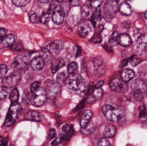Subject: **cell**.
I'll use <instances>...</instances> for the list:
<instances>
[{
    "label": "cell",
    "mask_w": 147,
    "mask_h": 146,
    "mask_svg": "<svg viewBox=\"0 0 147 146\" xmlns=\"http://www.w3.org/2000/svg\"><path fill=\"white\" fill-rule=\"evenodd\" d=\"M66 87L71 91H85L87 88V84L84 78L77 73L69 74L65 81Z\"/></svg>",
    "instance_id": "cell-1"
},
{
    "label": "cell",
    "mask_w": 147,
    "mask_h": 146,
    "mask_svg": "<svg viewBox=\"0 0 147 146\" xmlns=\"http://www.w3.org/2000/svg\"><path fill=\"white\" fill-rule=\"evenodd\" d=\"M102 111L105 118L112 122L120 121L125 115V111L122 107H115L109 105L103 106Z\"/></svg>",
    "instance_id": "cell-2"
},
{
    "label": "cell",
    "mask_w": 147,
    "mask_h": 146,
    "mask_svg": "<svg viewBox=\"0 0 147 146\" xmlns=\"http://www.w3.org/2000/svg\"><path fill=\"white\" fill-rule=\"evenodd\" d=\"M131 88L134 99L137 101H142L147 91L146 83L140 79H136L132 82Z\"/></svg>",
    "instance_id": "cell-3"
},
{
    "label": "cell",
    "mask_w": 147,
    "mask_h": 146,
    "mask_svg": "<svg viewBox=\"0 0 147 146\" xmlns=\"http://www.w3.org/2000/svg\"><path fill=\"white\" fill-rule=\"evenodd\" d=\"M45 90L47 97L51 99L56 98L61 92V85L56 81L47 80L45 83Z\"/></svg>",
    "instance_id": "cell-4"
},
{
    "label": "cell",
    "mask_w": 147,
    "mask_h": 146,
    "mask_svg": "<svg viewBox=\"0 0 147 146\" xmlns=\"http://www.w3.org/2000/svg\"><path fill=\"white\" fill-rule=\"evenodd\" d=\"M21 109V105L19 103L15 102L11 103L5 120V126L9 127L14 124Z\"/></svg>",
    "instance_id": "cell-5"
},
{
    "label": "cell",
    "mask_w": 147,
    "mask_h": 146,
    "mask_svg": "<svg viewBox=\"0 0 147 146\" xmlns=\"http://www.w3.org/2000/svg\"><path fill=\"white\" fill-rule=\"evenodd\" d=\"M47 98L46 91L45 88L40 87L32 93L30 97V102L33 106L40 107L45 103Z\"/></svg>",
    "instance_id": "cell-6"
},
{
    "label": "cell",
    "mask_w": 147,
    "mask_h": 146,
    "mask_svg": "<svg viewBox=\"0 0 147 146\" xmlns=\"http://www.w3.org/2000/svg\"><path fill=\"white\" fill-rule=\"evenodd\" d=\"M118 1H110L104 5L103 16L105 20L109 21L114 18L115 14L119 9Z\"/></svg>",
    "instance_id": "cell-7"
},
{
    "label": "cell",
    "mask_w": 147,
    "mask_h": 146,
    "mask_svg": "<svg viewBox=\"0 0 147 146\" xmlns=\"http://www.w3.org/2000/svg\"><path fill=\"white\" fill-rule=\"evenodd\" d=\"M136 52L140 55H147V33L141 35L138 38L134 46Z\"/></svg>",
    "instance_id": "cell-8"
},
{
    "label": "cell",
    "mask_w": 147,
    "mask_h": 146,
    "mask_svg": "<svg viewBox=\"0 0 147 146\" xmlns=\"http://www.w3.org/2000/svg\"><path fill=\"white\" fill-rule=\"evenodd\" d=\"M30 56L27 54L19 55L15 58L11 64V67L13 70H19L25 68L29 61Z\"/></svg>",
    "instance_id": "cell-9"
},
{
    "label": "cell",
    "mask_w": 147,
    "mask_h": 146,
    "mask_svg": "<svg viewBox=\"0 0 147 146\" xmlns=\"http://www.w3.org/2000/svg\"><path fill=\"white\" fill-rule=\"evenodd\" d=\"M110 87L113 91L119 93H124L128 89V86L127 82L118 79L112 80L110 83Z\"/></svg>",
    "instance_id": "cell-10"
},
{
    "label": "cell",
    "mask_w": 147,
    "mask_h": 146,
    "mask_svg": "<svg viewBox=\"0 0 147 146\" xmlns=\"http://www.w3.org/2000/svg\"><path fill=\"white\" fill-rule=\"evenodd\" d=\"M53 11V13L52 17L53 21L56 25H62L65 16L63 8L61 5H56Z\"/></svg>",
    "instance_id": "cell-11"
},
{
    "label": "cell",
    "mask_w": 147,
    "mask_h": 146,
    "mask_svg": "<svg viewBox=\"0 0 147 146\" xmlns=\"http://www.w3.org/2000/svg\"><path fill=\"white\" fill-rule=\"evenodd\" d=\"M20 75L17 73H13L3 79V86L6 88H10L16 86L20 81Z\"/></svg>",
    "instance_id": "cell-12"
},
{
    "label": "cell",
    "mask_w": 147,
    "mask_h": 146,
    "mask_svg": "<svg viewBox=\"0 0 147 146\" xmlns=\"http://www.w3.org/2000/svg\"><path fill=\"white\" fill-rule=\"evenodd\" d=\"M91 29V27L88 22L83 21L78 25V33L80 37L85 38L88 36Z\"/></svg>",
    "instance_id": "cell-13"
},
{
    "label": "cell",
    "mask_w": 147,
    "mask_h": 146,
    "mask_svg": "<svg viewBox=\"0 0 147 146\" xmlns=\"http://www.w3.org/2000/svg\"><path fill=\"white\" fill-rule=\"evenodd\" d=\"M104 94V91L102 88L95 89L87 98V103L91 104L97 100L101 99Z\"/></svg>",
    "instance_id": "cell-14"
},
{
    "label": "cell",
    "mask_w": 147,
    "mask_h": 146,
    "mask_svg": "<svg viewBox=\"0 0 147 146\" xmlns=\"http://www.w3.org/2000/svg\"><path fill=\"white\" fill-rule=\"evenodd\" d=\"M45 61L40 56H37L34 57L30 63L32 68L36 71L42 70L45 66Z\"/></svg>",
    "instance_id": "cell-15"
},
{
    "label": "cell",
    "mask_w": 147,
    "mask_h": 146,
    "mask_svg": "<svg viewBox=\"0 0 147 146\" xmlns=\"http://www.w3.org/2000/svg\"><path fill=\"white\" fill-rule=\"evenodd\" d=\"M25 118L26 120L35 122H40L43 121L44 116L42 113L37 111H28L25 115Z\"/></svg>",
    "instance_id": "cell-16"
},
{
    "label": "cell",
    "mask_w": 147,
    "mask_h": 146,
    "mask_svg": "<svg viewBox=\"0 0 147 146\" xmlns=\"http://www.w3.org/2000/svg\"><path fill=\"white\" fill-rule=\"evenodd\" d=\"M93 116V113L90 110H86L82 114L80 121V126L83 129L90 122Z\"/></svg>",
    "instance_id": "cell-17"
},
{
    "label": "cell",
    "mask_w": 147,
    "mask_h": 146,
    "mask_svg": "<svg viewBox=\"0 0 147 146\" xmlns=\"http://www.w3.org/2000/svg\"><path fill=\"white\" fill-rule=\"evenodd\" d=\"M64 43L62 40L56 39L53 41L49 45L50 51L54 54H57L63 49Z\"/></svg>",
    "instance_id": "cell-18"
},
{
    "label": "cell",
    "mask_w": 147,
    "mask_h": 146,
    "mask_svg": "<svg viewBox=\"0 0 147 146\" xmlns=\"http://www.w3.org/2000/svg\"><path fill=\"white\" fill-rule=\"evenodd\" d=\"M65 66V62L62 58H56L53 60L51 67V72L52 73H55L60 69Z\"/></svg>",
    "instance_id": "cell-19"
},
{
    "label": "cell",
    "mask_w": 147,
    "mask_h": 146,
    "mask_svg": "<svg viewBox=\"0 0 147 146\" xmlns=\"http://www.w3.org/2000/svg\"><path fill=\"white\" fill-rule=\"evenodd\" d=\"M135 76L134 72L129 69H123L121 72V79L124 82H127L131 80Z\"/></svg>",
    "instance_id": "cell-20"
},
{
    "label": "cell",
    "mask_w": 147,
    "mask_h": 146,
    "mask_svg": "<svg viewBox=\"0 0 147 146\" xmlns=\"http://www.w3.org/2000/svg\"><path fill=\"white\" fill-rule=\"evenodd\" d=\"M132 43V40L130 37L127 33L120 34L118 39V44L123 46L127 47L130 46Z\"/></svg>",
    "instance_id": "cell-21"
},
{
    "label": "cell",
    "mask_w": 147,
    "mask_h": 146,
    "mask_svg": "<svg viewBox=\"0 0 147 146\" xmlns=\"http://www.w3.org/2000/svg\"><path fill=\"white\" fill-rule=\"evenodd\" d=\"M116 133V128L111 124H108L105 126L104 129L103 135L107 138H111L114 137Z\"/></svg>",
    "instance_id": "cell-22"
},
{
    "label": "cell",
    "mask_w": 147,
    "mask_h": 146,
    "mask_svg": "<svg viewBox=\"0 0 147 146\" xmlns=\"http://www.w3.org/2000/svg\"><path fill=\"white\" fill-rule=\"evenodd\" d=\"M119 10L121 14L126 16L130 15L132 13L131 7L126 2H123L120 4Z\"/></svg>",
    "instance_id": "cell-23"
},
{
    "label": "cell",
    "mask_w": 147,
    "mask_h": 146,
    "mask_svg": "<svg viewBox=\"0 0 147 146\" xmlns=\"http://www.w3.org/2000/svg\"><path fill=\"white\" fill-rule=\"evenodd\" d=\"M15 39L13 34H9L6 35L2 42V44L5 47H10L14 44Z\"/></svg>",
    "instance_id": "cell-24"
},
{
    "label": "cell",
    "mask_w": 147,
    "mask_h": 146,
    "mask_svg": "<svg viewBox=\"0 0 147 146\" xmlns=\"http://www.w3.org/2000/svg\"><path fill=\"white\" fill-rule=\"evenodd\" d=\"M81 16L84 19H87L92 15V10L90 6L87 5L82 6L80 9Z\"/></svg>",
    "instance_id": "cell-25"
},
{
    "label": "cell",
    "mask_w": 147,
    "mask_h": 146,
    "mask_svg": "<svg viewBox=\"0 0 147 146\" xmlns=\"http://www.w3.org/2000/svg\"><path fill=\"white\" fill-rule=\"evenodd\" d=\"M40 56L42 57L45 62L49 61L52 60L53 55L51 51L47 49H44L40 51Z\"/></svg>",
    "instance_id": "cell-26"
},
{
    "label": "cell",
    "mask_w": 147,
    "mask_h": 146,
    "mask_svg": "<svg viewBox=\"0 0 147 146\" xmlns=\"http://www.w3.org/2000/svg\"><path fill=\"white\" fill-rule=\"evenodd\" d=\"M119 36V33L117 31H115L111 35L109 39V44L111 46H115L118 44Z\"/></svg>",
    "instance_id": "cell-27"
},
{
    "label": "cell",
    "mask_w": 147,
    "mask_h": 146,
    "mask_svg": "<svg viewBox=\"0 0 147 146\" xmlns=\"http://www.w3.org/2000/svg\"><path fill=\"white\" fill-rule=\"evenodd\" d=\"M96 127V123L93 121H91L86 125L85 127L83 129V132L86 134H89L93 133Z\"/></svg>",
    "instance_id": "cell-28"
},
{
    "label": "cell",
    "mask_w": 147,
    "mask_h": 146,
    "mask_svg": "<svg viewBox=\"0 0 147 146\" xmlns=\"http://www.w3.org/2000/svg\"><path fill=\"white\" fill-rule=\"evenodd\" d=\"M92 64L94 69L96 70H97L103 64L102 58L100 56L96 57L92 60Z\"/></svg>",
    "instance_id": "cell-29"
},
{
    "label": "cell",
    "mask_w": 147,
    "mask_h": 146,
    "mask_svg": "<svg viewBox=\"0 0 147 146\" xmlns=\"http://www.w3.org/2000/svg\"><path fill=\"white\" fill-rule=\"evenodd\" d=\"M20 97L19 91L17 88H15L11 91L9 95V99L13 103L16 102L18 101Z\"/></svg>",
    "instance_id": "cell-30"
},
{
    "label": "cell",
    "mask_w": 147,
    "mask_h": 146,
    "mask_svg": "<svg viewBox=\"0 0 147 146\" xmlns=\"http://www.w3.org/2000/svg\"><path fill=\"white\" fill-rule=\"evenodd\" d=\"M102 19V15H101V11L100 9H97L96 10L93 15L92 16V20L93 21V26L96 25V21H99Z\"/></svg>",
    "instance_id": "cell-31"
},
{
    "label": "cell",
    "mask_w": 147,
    "mask_h": 146,
    "mask_svg": "<svg viewBox=\"0 0 147 146\" xmlns=\"http://www.w3.org/2000/svg\"><path fill=\"white\" fill-rule=\"evenodd\" d=\"M51 12L47 11H44L42 12V15L40 17V21L43 24H46L50 20Z\"/></svg>",
    "instance_id": "cell-32"
},
{
    "label": "cell",
    "mask_w": 147,
    "mask_h": 146,
    "mask_svg": "<svg viewBox=\"0 0 147 146\" xmlns=\"http://www.w3.org/2000/svg\"><path fill=\"white\" fill-rule=\"evenodd\" d=\"M102 35L100 33H96L91 38L90 42L95 44H99L102 43Z\"/></svg>",
    "instance_id": "cell-33"
},
{
    "label": "cell",
    "mask_w": 147,
    "mask_h": 146,
    "mask_svg": "<svg viewBox=\"0 0 147 146\" xmlns=\"http://www.w3.org/2000/svg\"><path fill=\"white\" fill-rule=\"evenodd\" d=\"M77 69H78V65L76 63L72 62L68 64L67 67V71L69 74L77 73Z\"/></svg>",
    "instance_id": "cell-34"
},
{
    "label": "cell",
    "mask_w": 147,
    "mask_h": 146,
    "mask_svg": "<svg viewBox=\"0 0 147 146\" xmlns=\"http://www.w3.org/2000/svg\"><path fill=\"white\" fill-rule=\"evenodd\" d=\"M65 140H66V135L65 134L61 133L56 139L53 141L51 145H58L60 143H63Z\"/></svg>",
    "instance_id": "cell-35"
},
{
    "label": "cell",
    "mask_w": 147,
    "mask_h": 146,
    "mask_svg": "<svg viewBox=\"0 0 147 146\" xmlns=\"http://www.w3.org/2000/svg\"><path fill=\"white\" fill-rule=\"evenodd\" d=\"M7 88L4 87H0V100H3L7 98L8 95Z\"/></svg>",
    "instance_id": "cell-36"
},
{
    "label": "cell",
    "mask_w": 147,
    "mask_h": 146,
    "mask_svg": "<svg viewBox=\"0 0 147 146\" xmlns=\"http://www.w3.org/2000/svg\"><path fill=\"white\" fill-rule=\"evenodd\" d=\"M66 78V74L64 72L59 73L57 76V81L60 84L65 81Z\"/></svg>",
    "instance_id": "cell-37"
},
{
    "label": "cell",
    "mask_w": 147,
    "mask_h": 146,
    "mask_svg": "<svg viewBox=\"0 0 147 146\" xmlns=\"http://www.w3.org/2000/svg\"><path fill=\"white\" fill-rule=\"evenodd\" d=\"M8 71L7 66L5 64L0 65V80H3Z\"/></svg>",
    "instance_id": "cell-38"
},
{
    "label": "cell",
    "mask_w": 147,
    "mask_h": 146,
    "mask_svg": "<svg viewBox=\"0 0 147 146\" xmlns=\"http://www.w3.org/2000/svg\"><path fill=\"white\" fill-rule=\"evenodd\" d=\"M12 3L14 5L18 7H24L28 4L30 2L29 0H23V1H12Z\"/></svg>",
    "instance_id": "cell-39"
},
{
    "label": "cell",
    "mask_w": 147,
    "mask_h": 146,
    "mask_svg": "<svg viewBox=\"0 0 147 146\" xmlns=\"http://www.w3.org/2000/svg\"><path fill=\"white\" fill-rule=\"evenodd\" d=\"M98 146H111V145L107 139L106 138H102L98 140Z\"/></svg>",
    "instance_id": "cell-40"
},
{
    "label": "cell",
    "mask_w": 147,
    "mask_h": 146,
    "mask_svg": "<svg viewBox=\"0 0 147 146\" xmlns=\"http://www.w3.org/2000/svg\"><path fill=\"white\" fill-rule=\"evenodd\" d=\"M57 133L56 130L53 129H49L47 133V139H52L57 136Z\"/></svg>",
    "instance_id": "cell-41"
},
{
    "label": "cell",
    "mask_w": 147,
    "mask_h": 146,
    "mask_svg": "<svg viewBox=\"0 0 147 146\" xmlns=\"http://www.w3.org/2000/svg\"><path fill=\"white\" fill-rule=\"evenodd\" d=\"M30 19L31 22L34 24H37L40 21V18L37 14L33 13L30 16Z\"/></svg>",
    "instance_id": "cell-42"
},
{
    "label": "cell",
    "mask_w": 147,
    "mask_h": 146,
    "mask_svg": "<svg viewBox=\"0 0 147 146\" xmlns=\"http://www.w3.org/2000/svg\"><path fill=\"white\" fill-rule=\"evenodd\" d=\"M40 82L38 81H34L32 83L30 86V91L32 93H33L40 87Z\"/></svg>",
    "instance_id": "cell-43"
},
{
    "label": "cell",
    "mask_w": 147,
    "mask_h": 146,
    "mask_svg": "<svg viewBox=\"0 0 147 146\" xmlns=\"http://www.w3.org/2000/svg\"><path fill=\"white\" fill-rule=\"evenodd\" d=\"M102 2V1H90V4L92 7L95 9H97L101 6Z\"/></svg>",
    "instance_id": "cell-44"
},
{
    "label": "cell",
    "mask_w": 147,
    "mask_h": 146,
    "mask_svg": "<svg viewBox=\"0 0 147 146\" xmlns=\"http://www.w3.org/2000/svg\"><path fill=\"white\" fill-rule=\"evenodd\" d=\"M7 30L5 28H0V43H1L3 39L7 35Z\"/></svg>",
    "instance_id": "cell-45"
},
{
    "label": "cell",
    "mask_w": 147,
    "mask_h": 146,
    "mask_svg": "<svg viewBox=\"0 0 147 146\" xmlns=\"http://www.w3.org/2000/svg\"><path fill=\"white\" fill-rule=\"evenodd\" d=\"M142 61V60L140 59V58L134 57V58L131 59V61H130V63L132 66H134V67H136V66H137L138 64L141 63Z\"/></svg>",
    "instance_id": "cell-46"
},
{
    "label": "cell",
    "mask_w": 147,
    "mask_h": 146,
    "mask_svg": "<svg viewBox=\"0 0 147 146\" xmlns=\"http://www.w3.org/2000/svg\"><path fill=\"white\" fill-rule=\"evenodd\" d=\"M74 133V130L73 125H71L70 126V128L69 130L67 133V135H66V140H69L71 139L72 135Z\"/></svg>",
    "instance_id": "cell-47"
},
{
    "label": "cell",
    "mask_w": 147,
    "mask_h": 146,
    "mask_svg": "<svg viewBox=\"0 0 147 146\" xmlns=\"http://www.w3.org/2000/svg\"><path fill=\"white\" fill-rule=\"evenodd\" d=\"M140 118H145L147 116V111L144 107L141 106L140 108Z\"/></svg>",
    "instance_id": "cell-48"
},
{
    "label": "cell",
    "mask_w": 147,
    "mask_h": 146,
    "mask_svg": "<svg viewBox=\"0 0 147 146\" xmlns=\"http://www.w3.org/2000/svg\"><path fill=\"white\" fill-rule=\"evenodd\" d=\"M8 139L0 136V146H6L7 145Z\"/></svg>",
    "instance_id": "cell-49"
},
{
    "label": "cell",
    "mask_w": 147,
    "mask_h": 146,
    "mask_svg": "<svg viewBox=\"0 0 147 146\" xmlns=\"http://www.w3.org/2000/svg\"><path fill=\"white\" fill-rule=\"evenodd\" d=\"M81 1H69V4L71 6H78L80 5Z\"/></svg>",
    "instance_id": "cell-50"
},
{
    "label": "cell",
    "mask_w": 147,
    "mask_h": 146,
    "mask_svg": "<svg viewBox=\"0 0 147 146\" xmlns=\"http://www.w3.org/2000/svg\"><path fill=\"white\" fill-rule=\"evenodd\" d=\"M104 81H98L96 84L95 85V89H98V88H100L102 85H103Z\"/></svg>",
    "instance_id": "cell-51"
},
{
    "label": "cell",
    "mask_w": 147,
    "mask_h": 146,
    "mask_svg": "<svg viewBox=\"0 0 147 146\" xmlns=\"http://www.w3.org/2000/svg\"><path fill=\"white\" fill-rule=\"evenodd\" d=\"M129 61V59H124V60H123V61L121 62L120 67H124V66H126V65L127 64Z\"/></svg>",
    "instance_id": "cell-52"
},
{
    "label": "cell",
    "mask_w": 147,
    "mask_h": 146,
    "mask_svg": "<svg viewBox=\"0 0 147 146\" xmlns=\"http://www.w3.org/2000/svg\"><path fill=\"white\" fill-rule=\"evenodd\" d=\"M70 128V126L69 125V124H65L63 127V130L64 132H65V133H67L69 130Z\"/></svg>",
    "instance_id": "cell-53"
},
{
    "label": "cell",
    "mask_w": 147,
    "mask_h": 146,
    "mask_svg": "<svg viewBox=\"0 0 147 146\" xmlns=\"http://www.w3.org/2000/svg\"><path fill=\"white\" fill-rule=\"evenodd\" d=\"M103 48L106 50L108 52H112V49H111L107 44H104Z\"/></svg>",
    "instance_id": "cell-54"
},
{
    "label": "cell",
    "mask_w": 147,
    "mask_h": 146,
    "mask_svg": "<svg viewBox=\"0 0 147 146\" xmlns=\"http://www.w3.org/2000/svg\"><path fill=\"white\" fill-rule=\"evenodd\" d=\"M81 48L79 47L78 48V51H77V55H76V57H78L81 56Z\"/></svg>",
    "instance_id": "cell-55"
},
{
    "label": "cell",
    "mask_w": 147,
    "mask_h": 146,
    "mask_svg": "<svg viewBox=\"0 0 147 146\" xmlns=\"http://www.w3.org/2000/svg\"><path fill=\"white\" fill-rule=\"evenodd\" d=\"M98 30L99 31V32H102V31L104 29V27L102 25H99L98 27Z\"/></svg>",
    "instance_id": "cell-56"
},
{
    "label": "cell",
    "mask_w": 147,
    "mask_h": 146,
    "mask_svg": "<svg viewBox=\"0 0 147 146\" xmlns=\"http://www.w3.org/2000/svg\"><path fill=\"white\" fill-rule=\"evenodd\" d=\"M54 115H55V116L57 117H59L61 116V114H60L59 111H56Z\"/></svg>",
    "instance_id": "cell-57"
},
{
    "label": "cell",
    "mask_w": 147,
    "mask_h": 146,
    "mask_svg": "<svg viewBox=\"0 0 147 146\" xmlns=\"http://www.w3.org/2000/svg\"><path fill=\"white\" fill-rule=\"evenodd\" d=\"M40 1V2H42V3H47V2H49V1Z\"/></svg>",
    "instance_id": "cell-58"
},
{
    "label": "cell",
    "mask_w": 147,
    "mask_h": 146,
    "mask_svg": "<svg viewBox=\"0 0 147 146\" xmlns=\"http://www.w3.org/2000/svg\"><path fill=\"white\" fill-rule=\"evenodd\" d=\"M145 17L147 19V10L146 11V13H145Z\"/></svg>",
    "instance_id": "cell-59"
},
{
    "label": "cell",
    "mask_w": 147,
    "mask_h": 146,
    "mask_svg": "<svg viewBox=\"0 0 147 146\" xmlns=\"http://www.w3.org/2000/svg\"><path fill=\"white\" fill-rule=\"evenodd\" d=\"M57 2H58L61 3L62 2H63V1H58Z\"/></svg>",
    "instance_id": "cell-60"
},
{
    "label": "cell",
    "mask_w": 147,
    "mask_h": 146,
    "mask_svg": "<svg viewBox=\"0 0 147 146\" xmlns=\"http://www.w3.org/2000/svg\"><path fill=\"white\" fill-rule=\"evenodd\" d=\"M3 80H0V84L2 82Z\"/></svg>",
    "instance_id": "cell-61"
},
{
    "label": "cell",
    "mask_w": 147,
    "mask_h": 146,
    "mask_svg": "<svg viewBox=\"0 0 147 146\" xmlns=\"http://www.w3.org/2000/svg\"><path fill=\"white\" fill-rule=\"evenodd\" d=\"M52 146H59V145H53Z\"/></svg>",
    "instance_id": "cell-62"
},
{
    "label": "cell",
    "mask_w": 147,
    "mask_h": 146,
    "mask_svg": "<svg viewBox=\"0 0 147 146\" xmlns=\"http://www.w3.org/2000/svg\"><path fill=\"white\" fill-rule=\"evenodd\" d=\"M1 104H0V109H1Z\"/></svg>",
    "instance_id": "cell-63"
},
{
    "label": "cell",
    "mask_w": 147,
    "mask_h": 146,
    "mask_svg": "<svg viewBox=\"0 0 147 146\" xmlns=\"http://www.w3.org/2000/svg\"></svg>",
    "instance_id": "cell-64"
}]
</instances>
